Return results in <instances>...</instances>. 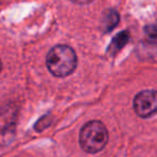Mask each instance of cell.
<instances>
[{"mask_svg":"<svg viewBox=\"0 0 157 157\" xmlns=\"http://www.w3.org/2000/svg\"><path fill=\"white\" fill-rule=\"evenodd\" d=\"M72 2L78 3V5H87V3L92 2L93 0H71Z\"/></svg>","mask_w":157,"mask_h":157,"instance_id":"obj_8","label":"cell"},{"mask_svg":"<svg viewBox=\"0 0 157 157\" xmlns=\"http://www.w3.org/2000/svg\"><path fill=\"white\" fill-rule=\"evenodd\" d=\"M129 41V33L128 31H123V33H120L116 35V37L114 38L111 41V44H110L109 48V53H111L112 55H115L128 43Z\"/></svg>","mask_w":157,"mask_h":157,"instance_id":"obj_4","label":"cell"},{"mask_svg":"<svg viewBox=\"0 0 157 157\" xmlns=\"http://www.w3.org/2000/svg\"><path fill=\"white\" fill-rule=\"evenodd\" d=\"M146 40L150 43L157 44V25H147L144 28Z\"/></svg>","mask_w":157,"mask_h":157,"instance_id":"obj_6","label":"cell"},{"mask_svg":"<svg viewBox=\"0 0 157 157\" xmlns=\"http://www.w3.org/2000/svg\"><path fill=\"white\" fill-rule=\"evenodd\" d=\"M109 133L105 126L99 121H92L84 125L80 132V144L90 154L100 152L108 143Z\"/></svg>","mask_w":157,"mask_h":157,"instance_id":"obj_2","label":"cell"},{"mask_svg":"<svg viewBox=\"0 0 157 157\" xmlns=\"http://www.w3.org/2000/svg\"><path fill=\"white\" fill-rule=\"evenodd\" d=\"M50 124H51V115L48 114V115H44L43 117H41L39 121H38L35 128L37 129L38 131H42V129L46 128Z\"/></svg>","mask_w":157,"mask_h":157,"instance_id":"obj_7","label":"cell"},{"mask_svg":"<svg viewBox=\"0 0 157 157\" xmlns=\"http://www.w3.org/2000/svg\"><path fill=\"white\" fill-rule=\"evenodd\" d=\"M1 68H2V66H1V60H0V72H1Z\"/></svg>","mask_w":157,"mask_h":157,"instance_id":"obj_9","label":"cell"},{"mask_svg":"<svg viewBox=\"0 0 157 157\" xmlns=\"http://www.w3.org/2000/svg\"><path fill=\"white\" fill-rule=\"evenodd\" d=\"M133 109L140 117H150L157 114V90L140 92L133 99Z\"/></svg>","mask_w":157,"mask_h":157,"instance_id":"obj_3","label":"cell"},{"mask_svg":"<svg viewBox=\"0 0 157 157\" xmlns=\"http://www.w3.org/2000/svg\"><path fill=\"white\" fill-rule=\"evenodd\" d=\"M120 22V15L115 10H109L105 13L102 20V27L105 33L111 31Z\"/></svg>","mask_w":157,"mask_h":157,"instance_id":"obj_5","label":"cell"},{"mask_svg":"<svg viewBox=\"0 0 157 157\" xmlns=\"http://www.w3.org/2000/svg\"><path fill=\"white\" fill-rule=\"evenodd\" d=\"M78 57L73 48L65 44H59L51 48L46 56L48 71L57 78H65L75 70Z\"/></svg>","mask_w":157,"mask_h":157,"instance_id":"obj_1","label":"cell"}]
</instances>
